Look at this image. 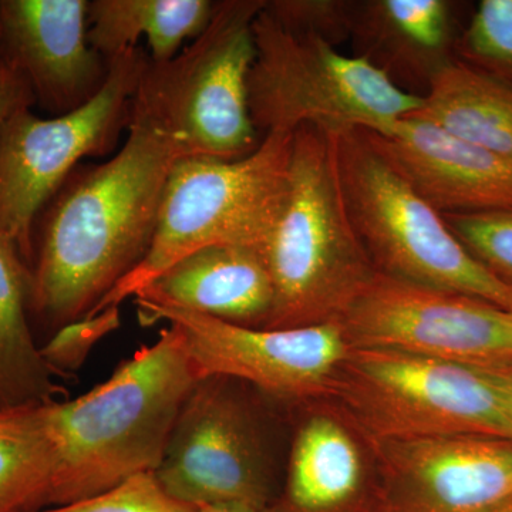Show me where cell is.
I'll return each instance as SVG.
<instances>
[{
  "label": "cell",
  "mask_w": 512,
  "mask_h": 512,
  "mask_svg": "<svg viewBox=\"0 0 512 512\" xmlns=\"http://www.w3.org/2000/svg\"><path fill=\"white\" fill-rule=\"evenodd\" d=\"M265 0L215 5L210 25L167 62L148 57L133 106L183 143L187 157L234 161L254 153L261 136L249 111L256 56L254 22Z\"/></svg>",
  "instance_id": "ba28073f"
},
{
  "label": "cell",
  "mask_w": 512,
  "mask_h": 512,
  "mask_svg": "<svg viewBox=\"0 0 512 512\" xmlns=\"http://www.w3.org/2000/svg\"><path fill=\"white\" fill-rule=\"evenodd\" d=\"M133 301L143 325L164 322L181 333L201 376L234 377L286 406L328 400L350 350L336 322L244 328L146 299Z\"/></svg>",
  "instance_id": "8fae6325"
},
{
  "label": "cell",
  "mask_w": 512,
  "mask_h": 512,
  "mask_svg": "<svg viewBox=\"0 0 512 512\" xmlns=\"http://www.w3.org/2000/svg\"><path fill=\"white\" fill-rule=\"evenodd\" d=\"M136 298L244 328H266L275 308L274 282L261 252L241 245L192 252L165 269Z\"/></svg>",
  "instance_id": "e0dca14e"
},
{
  "label": "cell",
  "mask_w": 512,
  "mask_h": 512,
  "mask_svg": "<svg viewBox=\"0 0 512 512\" xmlns=\"http://www.w3.org/2000/svg\"><path fill=\"white\" fill-rule=\"evenodd\" d=\"M87 8L86 0H0V59L56 116L92 99L109 73L87 40Z\"/></svg>",
  "instance_id": "5bb4252c"
},
{
  "label": "cell",
  "mask_w": 512,
  "mask_h": 512,
  "mask_svg": "<svg viewBox=\"0 0 512 512\" xmlns=\"http://www.w3.org/2000/svg\"><path fill=\"white\" fill-rule=\"evenodd\" d=\"M264 8L254 22L256 56L248 79L249 111L261 138L302 126L380 133L423 106V96L407 92L366 57L343 55L322 37L282 28Z\"/></svg>",
  "instance_id": "5b68a950"
},
{
  "label": "cell",
  "mask_w": 512,
  "mask_h": 512,
  "mask_svg": "<svg viewBox=\"0 0 512 512\" xmlns=\"http://www.w3.org/2000/svg\"><path fill=\"white\" fill-rule=\"evenodd\" d=\"M271 512H380L369 444L335 409L311 410L293 430Z\"/></svg>",
  "instance_id": "2e32d148"
},
{
  "label": "cell",
  "mask_w": 512,
  "mask_h": 512,
  "mask_svg": "<svg viewBox=\"0 0 512 512\" xmlns=\"http://www.w3.org/2000/svg\"><path fill=\"white\" fill-rule=\"evenodd\" d=\"M329 402L370 441L485 436L512 440V421L484 367L396 350L350 348Z\"/></svg>",
  "instance_id": "52a82bcc"
},
{
  "label": "cell",
  "mask_w": 512,
  "mask_h": 512,
  "mask_svg": "<svg viewBox=\"0 0 512 512\" xmlns=\"http://www.w3.org/2000/svg\"><path fill=\"white\" fill-rule=\"evenodd\" d=\"M261 255L275 289L268 329L339 323L375 278L343 197L336 134L296 128L288 192Z\"/></svg>",
  "instance_id": "3957f363"
},
{
  "label": "cell",
  "mask_w": 512,
  "mask_h": 512,
  "mask_svg": "<svg viewBox=\"0 0 512 512\" xmlns=\"http://www.w3.org/2000/svg\"><path fill=\"white\" fill-rule=\"evenodd\" d=\"M366 441L379 474L380 512H488L512 498V440Z\"/></svg>",
  "instance_id": "4fadbf2b"
},
{
  "label": "cell",
  "mask_w": 512,
  "mask_h": 512,
  "mask_svg": "<svg viewBox=\"0 0 512 512\" xmlns=\"http://www.w3.org/2000/svg\"><path fill=\"white\" fill-rule=\"evenodd\" d=\"M447 0L357 2L352 40L396 83V77L427 83L454 60L456 18Z\"/></svg>",
  "instance_id": "ac0fdd59"
},
{
  "label": "cell",
  "mask_w": 512,
  "mask_h": 512,
  "mask_svg": "<svg viewBox=\"0 0 512 512\" xmlns=\"http://www.w3.org/2000/svg\"><path fill=\"white\" fill-rule=\"evenodd\" d=\"M200 377L183 336L168 325L153 345L137 350L90 392L50 403L60 461L47 508L156 473Z\"/></svg>",
  "instance_id": "7a4b0ae2"
},
{
  "label": "cell",
  "mask_w": 512,
  "mask_h": 512,
  "mask_svg": "<svg viewBox=\"0 0 512 512\" xmlns=\"http://www.w3.org/2000/svg\"><path fill=\"white\" fill-rule=\"evenodd\" d=\"M490 373L491 379L494 380L495 386L500 390L503 397L505 409L512 421V362L503 363L493 367H484Z\"/></svg>",
  "instance_id": "f1b7e54d"
},
{
  "label": "cell",
  "mask_w": 512,
  "mask_h": 512,
  "mask_svg": "<svg viewBox=\"0 0 512 512\" xmlns=\"http://www.w3.org/2000/svg\"><path fill=\"white\" fill-rule=\"evenodd\" d=\"M252 384L201 376L181 407L157 480L195 505L237 503L271 508L281 493L266 413Z\"/></svg>",
  "instance_id": "9c48e42d"
},
{
  "label": "cell",
  "mask_w": 512,
  "mask_h": 512,
  "mask_svg": "<svg viewBox=\"0 0 512 512\" xmlns=\"http://www.w3.org/2000/svg\"><path fill=\"white\" fill-rule=\"evenodd\" d=\"M265 12L293 33L322 37L330 45L352 39L357 2L345 0H274Z\"/></svg>",
  "instance_id": "d4e9b609"
},
{
  "label": "cell",
  "mask_w": 512,
  "mask_h": 512,
  "mask_svg": "<svg viewBox=\"0 0 512 512\" xmlns=\"http://www.w3.org/2000/svg\"><path fill=\"white\" fill-rule=\"evenodd\" d=\"M3 64H5V63H3V60L0 59V70H2Z\"/></svg>",
  "instance_id": "1f68e13d"
},
{
  "label": "cell",
  "mask_w": 512,
  "mask_h": 512,
  "mask_svg": "<svg viewBox=\"0 0 512 512\" xmlns=\"http://www.w3.org/2000/svg\"><path fill=\"white\" fill-rule=\"evenodd\" d=\"M116 156L70 174L32 234L30 319L53 333L90 315L146 258L183 143L131 107Z\"/></svg>",
  "instance_id": "6da1fadb"
},
{
  "label": "cell",
  "mask_w": 512,
  "mask_h": 512,
  "mask_svg": "<svg viewBox=\"0 0 512 512\" xmlns=\"http://www.w3.org/2000/svg\"><path fill=\"white\" fill-rule=\"evenodd\" d=\"M195 505L183 503L164 490L154 473H143L103 493L74 503L33 512H195Z\"/></svg>",
  "instance_id": "484cf974"
},
{
  "label": "cell",
  "mask_w": 512,
  "mask_h": 512,
  "mask_svg": "<svg viewBox=\"0 0 512 512\" xmlns=\"http://www.w3.org/2000/svg\"><path fill=\"white\" fill-rule=\"evenodd\" d=\"M336 157L350 221L377 272L512 312V284L467 251L365 131L336 134Z\"/></svg>",
  "instance_id": "8992f818"
},
{
  "label": "cell",
  "mask_w": 512,
  "mask_h": 512,
  "mask_svg": "<svg viewBox=\"0 0 512 512\" xmlns=\"http://www.w3.org/2000/svg\"><path fill=\"white\" fill-rule=\"evenodd\" d=\"M488 512H512V498L511 500L505 501L504 504L498 505L493 510Z\"/></svg>",
  "instance_id": "4dcf8cb0"
},
{
  "label": "cell",
  "mask_w": 512,
  "mask_h": 512,
  "mask_svg": "<svg viewBox=\"0 0 512 512\" xmlns=\"http://www.w3.org/2000/svg\"><path fill=\"white\" fill-rule=\"evenodd\" d=\"M50 403L0 407V512L47 508L60 461Z\"/></svg>",
  "instance_id": "7402d4cb"
},
{
  "label": "cell",
  "mask_w": 512,
  "mask_h": 512,
  "mask_svg": "<svg viewBox=\"0 0 512 512\" xmlns=\"http://www.w3.org/2000/svg\"><path fill=\"white\" fill-rule=\"evenodd\" d=\"M441 215L478 262L512 284V208Z\"/></svg>",
  "instance_id": "cb8c5ba5"
},
{
  "label": "cell",
  "mask_w": 512,
  "mask_h": 512,
  "mask_svg": "<svg viewBox=\"0 0 512 512\" xmlns=\"http://www.w3.org/2000/svg\"><path fill=\"white\" fill-rule=\"evenodd\" d=\"M292 138L293 133L271 131L254 153L234 161L181 158L165 185L146 258L90 315L133 299L165 269L202 248L241 245L261 252L288 192Z\"/></svg>",
  "instance_id": "277c9868"
},
{
  "label": "cell",
  "mask_w": 512,
  "mask_h": 512,
  "mask_svg": "<svg viewBox=\"0 0 512 512\" xmlns=\"http://www.w3.org/2000/svg\"><path fill=\"white\" fill-rule=\"evenodd\" d=\"M363 131L440 214L512 208V160L416 117H406L380 133Z\"/></svg>",
  "instance_id": "9a60e30c"
},
{
  "label": "cell",
  "mask_w": 512,
  "mask_h": 512,
  "mask_svg": "<svg viewBox=\"0 0 512 512\" xmlns=\"http://www.w3.org/2000/svg\"><path fill=\"white\" fill-rule=\"evenodd\" d=\"M339 325L350 348L396 350L476 367L512 362V312L380 272Z\"/></svg>",
  "instance_id": "7c38bea8"
},
{
  "label": "cell",
  "mask_w": 512,
  "mask_h": 512,
  "mask_svg": "<svg viewBox=\"0 0 512 512\" xmlns=\"http://www.w3.org/2000/svg\"><path fill=\"white\" fill-rule=\"evenodd\" d=\"M454 59L512 84V0H483L457 37Z\"/></svg>",
  "instance_id": "603a6c76"
},
{
  "label": "cell",
  "mask_w": 512,
  "mask_h": 512,
  "mask_svg": "<svg viewBox=\"0 0 512 512\" xmlns=\"http://www.w3.org/2000/svg\"><path fill=\"white\" fill-rule=\"evenodd\" d=\"M410 117L512 160V84L460 60L434 73L423 106Z\"/></svg>",
  "instance_id": "d6986e66"
},
{
  "label": "cell",
  "mask_w": 512,
  "mask_h": 512,
  "mask_svg": "<svg viewBox=\"0 0 512 512\" xmlns=\"http://www.w3.org/2000/svg\"><path fill=\"white\" fill-rule=\"evenodd\" d=\"M215 5L210 0H94L87 8V40L110 60L146 37L150 60L167 62L185 40L207 29Z\"/></svg>",
  "instance_id": "ffe728a7"
},
{
  "label": "cell",
  "mask_w": 512,
  "mask_h": 512,
  "mask_svg": "<svg viewBox=\"0 0 512 512\" xmlns=\"http://www.w3.org/2000/svg\"><path fill=\"white\" fill-rule=\"evenodd\" d=\"M120 306H111L63 326L40 346L43 359L53 376L76 373L97 345L120 328Z\"/></svg>",
  "instance_id": "4316f807"
},
{
  "label": "cell",
  "mask_w": 512,
  "mask_h": 512,
  "mask_svg": "<svg viewBox=\"0 0 512 512\" xmlns=\"http://www.w3.org/2000/svg\"><path fill=\"white\" fill-rule=\"evenodd\" d=\"M33 104L35 99L23 74L15 67L3 64L0 70V134L6 121L19 107Z\"/></svg>",
  "instance_id": "83f0119b"
},
{
  "label": "cell",
  "mask_w": 512,
  "mask_h": 512,
  "mask_svg": "<svg viewBox=\"0 0 512 512\" xmlns=\"http://www.w3.org/2000/svg\"><path fill=\"white\" fill-rule=\"evenodd\" d=\"M195 512H271V510L248 504L224 503L198 505Z\"/></svg>",
  "instance_id": "f546056e"
},
{
  "label": "cell",
  "mask_w": 512,
  "mask_h": 512,
  "mask_svg": "<svg viewBox=\"0 0 512 512\" xmlns=\"http://www.w3.org/2000/svg\"><path fill=\"white\" fill-rule=\"evenodd\" d=\"M62 392L33 332L28 262L0 237V407L49 403Z\"/></svg>",
  "instance_id": "44dd1931"
},
{
  "label": "cell",
  "mask_w": 512,
  "mask_h": 512,
  "mask_svg": "<svg viewBox=\"0 0 512 512\" xmlns=\"http://www.w3.org/2000/svg\"><path fill=\"white\" fill-rule=\"evenodd\" d=\"M148 56L133 47L109 60V73L92 99L53 119L19 107L0 134V237L18 245L30 266L40 211L83 157L107 153L128 126Z\"/></svg>",
  "instance_id": "30bf717a"
}]
</instances>
